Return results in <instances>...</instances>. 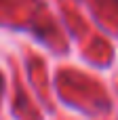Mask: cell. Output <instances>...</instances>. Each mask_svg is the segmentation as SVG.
<instances>
[{
  "instance_id": "1",
  "label": "cell",
  "mask_w": 118,
  "mask_h": 120,
  "mask_svg": "<svg viewBox=\"0 0 118 120\" xmlns=\"http://www.w3.org/2000/svg\"><path fill=\"white\" fill-rule=\"evenodd\" d=\"M0 95H2V76H0Z\"/></svg>"
}]
</instances>
